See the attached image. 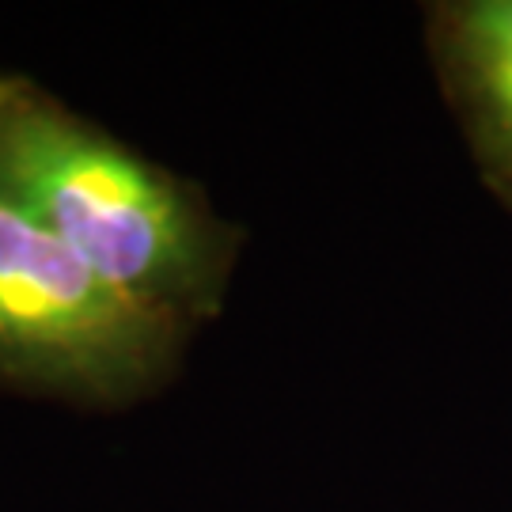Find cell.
<instances>
[{
    "label": "cell",
    "mask_w": 512,
    "mask_h": 512,
    "mask_svg": "<svg viewBox=\"0 0 512 512\" xmlns=\"http://www.w3.org/2000/svg\"><path fill=\"white\" fill-rule=\"evenodd\" d=\"M0 205L190 334L232 293L243 228L38 80L0 69Z\"/></svg>",
    "instance_id": "1"
},
{
    "label": "cell",
    "mask_w": 512,
    "mask_h": 512,
    "mask_svg": "<svg viewBox=\"0 0 512 512\" xmlns=\"http://www.w3.org/2000/svg\"><path fill=\"white\" fill-rule=\"evenodd\" d=\"M190 330L114 289L65 243L0 205V391L129 410L183 368Z\"/></svg>",
    "instance_id": "2"
},
{
    "label": "cell",
    "mask_w": 512,
    "mask_h": 512,
    "mask_svg": "<svg viewBox=\"0 0 512 512\" xmlns=\"http://www.w3.org/2000/svg\"><path fill=\"white\" fill-rule=\"evenodd\" d=\"M425 54L478 179L512 213V0L425 4Z\"/></svg>",
    "instance_id": "3"
}]
</instances>
